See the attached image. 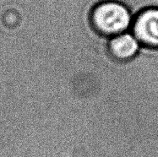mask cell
I'll use <instances>...</instances> for the list:
<instances>
[{"label": "cell", "instance_id": "1", "mask_svg": "<svg viewBox=\"0 0 158 157\" xmlns=\"http://www.w3.org/2000/svg\"><path fill=\"white\" fill-rule=\"evenodd\" d=\"M134 14L125 3L118 0H104L91 10L90 23L94 30L111 38L131 30Z\"/></svg>", "mask_w": 158, "mask_h": 157}, {"label": "cell", "instance_id": "2", "mask_svg": "<svg viewBox=\"0 0 158 157\" xmlns=\"http://www.w3.org/2000/svg\"><path fill=\"white\" fill-rule=\"evenodd\" d=\"M130 31L141 46L158 49V7H147L136 14Z\"/></svg>", "mask_w": 158, "mask_h": 157}, {"label": "cell", "instance_id": "3", "mask_svg": "<svg viewBox=\"0 0 158 157\" xmlns=\"http://www.w3.org/2000/svg\"><path fill=\"white\" fill-rule=\"evenodd\" d=\"M107 48L110 55L115 60L127 62L135 58L141 48V44L129 31L108 39Z\"/></svg>", "mask_w": 158, "mask_h": 157}]
</instances>
